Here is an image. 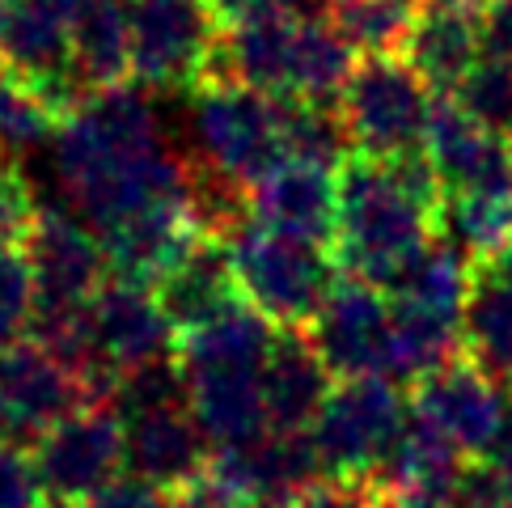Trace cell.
Listing matches in <instances>:
<instances>
[{
	"mask_svg": "<svg viewBox=\"0 0 512 508\" xmlns=\"http://www.w3.org/2000/svg\"><path fill=\"white\" fill-rule=\"evenodd\" d=\"M56 170L94 233L161 199L195 195V161L161 136L153 102L132 85L89 89L60 123Z\"/></svg>",
	"mask_w": 512,
	"mask_h": 508,
	"instance_id": "1",
	"label": "cell"
},
{
	"mask_svg": "<svg viewBox=\"0 0 512 508\" xmlns=\"http://www.w3.org/2000/svg\"><path fill=\"white\" fill-rule=\"evenodd\" d=\"M445 187L428 153L364 157L339 166V208L331 259L347 276L390 288L407 263L441 233Z\"/></svg>",
	"mask_w": 512,
	"mask_h": 508,
	"instance_id": "2",
	"label": "cell"
},
{
	"mask_svg": "<svg viewBox=\"0 0 512 508\" xmlns=\"http://www.w3.org/2000/svg\"><path fill=\"white\" fill-rule=\"evenodd\" d=\"M276 326L242 301L225 318L178 335L174 356L187 381V407L216 449H237L267 437L263 365Z\"/></svg>",
	"mask_w": 512,
	"mask_h": 508,
	"instance_id": "3",
	"label": "cell"
},
{
	"mask_svg": "<svg viewBox=\"0 0 512 508\" xmlns=\"http://www.w3.org/2000/svg\"><path fill=\"white\" fill-rule=\"evenodd\" d=\"M191 136L195 166L237 191H250L288 157L284 102L242 81H204L191 89Z\"/></svg>",
	"mask_w": 512,
	"mask_h": 508,
	"instance_id": "4",
	"label": "cell"
},
{
	"mask_svg": "<svg viewBox=\"0 0 512 508\" xmlns=\"http://www.w3.org/2000/svg\"><path fill=\"white\" fill-rule=\"evenodd\" d=\"M229 254L246 305L280 331H305L339 271L326 246L288 238L254 216L229 233Z\"/></svg>",
	"mask_w": 512,
	"mask_h": 508,
	"instance_id": "5",
	"label": "cell"
},
{
	"mask_svg": "<svg viewBox=\"0 0 512 508\" xmlns=\"http://www.w3.org/2000/svg\"><path fill=\"white\" fill-rule=\"evenodd\" d=\"M402 428H407V398L394 377H335L318 420L309 424V445L322 475L377 483Z\"/></svg>",
	"mask_w": 512,
	"mask_h": 508,
	"instance_id": "6",
	"label": "cell"
},
{
	"mask_svg": "<svg viewBox=\"0 0 512 508\" xmlns=\"http://www.w3.org/2000/svg\"><path fill=\"white\" fill-rule=\"evenodd\" d=\"M339 115L364 157H407L424 149L432 85L402 56H364L339 94Z\"/></svg>",
	"mask_w": 512,
	"mask_h": 508,
	"instance_id": "7",
	"label": "cell"
},
{
	"mask_svg": "<svg viewBox=\"0 0 512 508\" xmlns=\"http://www.w3.org/2000/svg\"><path fill=\"white\" fill-rule=\"evenodd\" d=\"M132 77L144 89L191 94L204 85L221 43L212 0H127Z\"/></svg>",
	"mask_w": 512,
	"mask_h": 508,
	"instance_id": "8",
	"label": "cell"
},
{
	"mask_svg": "<svg viewBox=\"0 0 512 508\" xmlns=\"http://www.w3.org/2000/svg\"><path fill=\"white\" fill-rule=\"evenodd\" d=\"M411 415L436 428L466 458H496V449L512 437V407L500 377L466 356L411 381Z\"/></svg>",
	"mask_w": 512,
	"mask_h": 508,
	"instance_id": "9",
	"label": "cell"
},
{
	"mask_svg": "<svg viewBox=\"0 0 512 508\" xmlns=\"http://www.w3.org/2000/svg\"><path fill=\"white\" fill-rule=\"evenodd\" d=\"M43 496L60 504H81L111 483L127 462L123 415L111 403H85L68 411L30 445Z\"/></svg>",
	"mask_w": 512,
	"mask_h": 508,
	"instance_id": "10",
	"label": "cell"
},
{
	"mask_svg": "<svg viewBox=\"0 0 512 508\" xmlns=\"http://www.w3.org/2000/svg\"><path fill=\"white\" fill-rule=\"evenodd\" d=\"M305 335L335 377H360V373L390 377V348H394L390 297L369 280L335 271Z\"/></svg>",
	"mask_w": 512,
	"mask_h": 508,
	"instance_id": "11",
	"label": "cell"
},
{
	"mask_svg": "<svg viewBox=\"0 0 512 508\" xmlns=\"http://www.w3.org/2000/svg\"><path fill=\"white\" fill-rule=\"evenodd\" d=\"M22 250L34 271V288H39V314L81 310L111 280L102 238L94 233V225L72 212L39 204V216H34Z\"/></svg>",
	"mask_w": 512,
	"mask_h": 508,
	"instance_id": "12",
	"label": "cell"
},
{
	"mask_svg": "<svg viewBox=\"0 0 512 508\" xmlns=\"http://www.w3.org/2000/svg\"><path fill=\"white\" fill-rule=\"evenodd\" d=\"M89 403L81 377L39 339H17L0 348V437L34 445L68 411Z\"/></svg>",
	"mask_w": 512,
	"mask_h": 508,
	"instance_id": "13",
	"label": "cell"
},
{
	"mask_svg": "<svg viewBox=\"0 0 512 508\" xmlns=\"http://www.w3.org/2000/svg\"><path fill=\"white\" fill-rule=\"evenodd\" d=\"M72 5L77 0H9L0 13V60L43 85L64 111L85 98L68 51Z\"/></svg>",
	"mask_w": 512,
	"mask_h": 508,
	"instance_id": "14",
	"label": "cell"
},
{
	"mask_svg": "<svg viewBox=\"0 0 512 508\" xmlns=\"http://www.w3.org/2000/svg\"><path fill=\"white\" fill-rule=\"evenodd\" d=\"M123 432H127V466H132V475L149 479L170 500L208 475L212 441L187 403L123 411Z\"/></svg>",
	"mask_w": 512,
	"mask_h": 508,
	"instance_id": "15",
	"label": "cell"
},
{
	"mask_svg": "<svg viewBox=\"0 0 512 508\" xmlns=\"http://www.w3.org/2000/svg\"><path fill=\"white\" fill-rule=\"evenodd\" d=\"M424 153L449 191L512 195V136L470 119L453 98H436L424 132Z\"/></svg>",
	"mask_w": 512,
	"mask_h": 508,
	"instance_id": "16",
	"label": "cell"
},
{
	"mask_svg": "<svg viewBox=\"0 0 512 508\" xmlns=\"http://www.w3.org/2000/svg\"><path fill=\"white\" fill-rule=\"evenodd\" d=\"M335 208H339V170L305 157H284L276 170H267L250 187L254 221L326 250H331L335 238Z\"/></svg>",
	"mask_w": 512,
	"mask_h": 508,
	"instance_id": "17",
	"label": "cell"
},
{
	"mask_svg": "<svg viewBox=\"0 0 512 508\" xmlns=\"http://www.w3.org/2000/svg\"><path fill=\"white\" fill-rule=\"evenodd\" d=\"M153 297L166 322L174 326V339L237 310L246 297H242V284H237L225 233H212V229L199 233L191 250L153 284Z\"/></svg>",
	"mask_w": 512,
	"mask_h": 508,
	"instance_id": "18",
	"label": "cell"
},
{
	"mask_svg": "<svg viewBox=\"0 0 512 508\" xmlns=\"http://www.w3.org/2000/svg\"><path fill=\"white\" fill-rule=\"evenodd\" d=\"M483 51H487V43H483V5L479 0H436V5H424L415 13L402 60L432 89L453 94L457 81L483 60Z\"/></svg>",
	"mask_w": 512,
	"mask_h": 508,
	"instance_id": "19",
	"label": "cell"
},
{
	"mask_svg": "<svg viewBox=\"0 0 512 508\" xmlns=\"http://www.w3.org/2000/svg\"><path fill=\"white\" fill-rule=\"evenodd\" d=\"M335 386V373L305 331H280L263 365V411L271 432H309Z\"/></svg>",
	"mask_w": 512,
	"mask_h": 508,
	"instance_id": "20",
	"label": "cell"
},
{
	"mask_svg": "<svg viewBox=\"0 0 512 508\" xmlns=\"http://www.w3.org/2000/svg\"><path fill=\"white\" fill-rule=\"evenodd\" d=\"M466 466V453L449 445L441 432L411 420L402 428L398 445L390 449L386 466L377 475V492L381 496H394V500H407L419 508H445L449 492L457 475Z\"/></svg>",
	"mask_w": 512,
	"mask_h": 508,
	"instance_id": "21",
	"label": "cell"
},
{
	"mask_svg": "<svg viewBox=\"0 0 512 508\" xmlns=\"http://www.w3.org/2000/svg\"><path fill=\"white\" fill-rule=\"evenodd\" d=\"M72 72L81 89H111L132 77V26L127 0H77L68 26Z\"/></svg>",
	"mask_w": 512,
	"mask_h": 508,
	"instance_id": "22",
	"label": "cell"
},
{
	"mask_svg": "<svg viewBox=\"0 0 512 508\" xmlns=\"http://www.w3.org/2000/svg\"><path fill=\"white\" fill-rule=\"evenodd\" d=\"M462 356L487 369L491 377L512 381V284L483 263H470Z\"/></svg>",
	"mask_w": 512,
	"mask_h": 508,
	"instance_id": "23",
	"label": "cell"
},
{
	"mask_svg": "<svg viewBox=\"0 0 512 508\" xmlns=\"http://www.w3.org/2000/svg\"><path fill=\"white\" fill-rule=\"evenodd\" d=\"M356 68V51L339 39V30L322 13L301 17L297 43H292V72L284 98H309V102H339L347 77Z\"/></svg>",
	"mask_w": 512,
	"mask_h": 508,
	"instance_id": "24",
	"label": "cell"
},
{
	"mask_svg": "<svg viewBox=\"0 0 512 508\" xmlns=\"http://www.w3.org/2000/svg\"><path fill=\"white\" fill-rule=\"evenodd\" d=\"M68 111L17 68L0 60V153L17 157L56 140Z\"/></svg>",
	"mask_w": 512,
	"mask_h": 508,
	"instance_id": "25",
	"label": "cell"
},
{
	"mask_svg": "<svg viewBox=\"0 0 512 508\" xmlns=\"http://www.w3.org/2000/svg\"><path fill=\"white\" fill-rule=\"evenodd\" d=\"M322 17L356 56H402L415 9L407 0H331Z\"/></svg>",
	"mask_w": 512,
	"mask_h": 508,
	"instance_id": "26",
	"label": "cell"
},
{
	"mask_svg": "<svg viewBox=\"0 0 512 508\" xmlns=\"http://www.w3.org/2000/svg\"><path fill=\"white\" fill-rule=\"evenodd\" d=\"M284 102V149L288 157H305L318 166H343L352 157V140L339 115V102H309V98H280Z\"/></svg>",
	"mask_w": 512,
	"mask_h": 508,
	"instance_id": "27",
	"label": "cell"
},
{
	"mask_svg": "<svg viewBox=\"0 0 512 508\" xmlns=\"http://www.w3.org/2000/svg\"><path fill=\"white\" fill-rule=\"evenodd\" d=\"M449 98L491 132L512 136V60L483 51V60L457 81Z\"/></svg>",
	"mask_w": 512,
	"mask_h": 508,
	"instance_id": "28",
	"label": "cell"
},
{
	"mask_svg": "<svg viewBox=\"0 0 512 508\" xmlns=\"http://www.w3.org/2000/svg\"><path fill=\"white\" fill-rule=\"evenodd\" d=\"M34 314H39V288L22 246L0 250V348L30 335Z\"/></svg>",
	"mask_w": 512,
	"mask_h": 508,
	"instance_id": "29",
	"label": "cell"
},
{
	"mask_svg": "<svg viewBox=\"0 0 512 508\" xmlns=\"http://www.w3.org/2000/svg\"><path fill=\"white\" fill-rule=\"evenodd\" d=\"M445 508H512V487L496 458H466Z\"/></svg>",
	"mask_w": 512,
	"mask_h": 508,
	"instance_id": "30",
	"label": "cell"
},
{
	"mask_svg": "<svg viewBox=\"0 0 512 508\" xmlns=\"http://www.w3.org/2000/svg\"><path fill=\"white\" fill-rule=\"evenodd\" d=\"M43 500L47 496L30 449L0 437V508H39Z\"/></svg>",
	"mask_w": 512,
	"mask_h": 508,
	"instance_id": "31",
	"label": "cell"
},
{
	"mask_svg": "<svg viewBox=\"0 0 512 508\" xmlns=\"http://www.w3.org/2000/svg\"><path fill=\"white\" fill-rule=\"evenodd\" d=\"M284 508H377V483L322 475V479H309L305 487H297Z\"/></svg>",
	"mask_w": 512,
	"mask_h": 508,
	"instance_id": "32",
	"label": "cell"
},
{
	"mask_svg": "<svg viewBox=\"0 0 512 508\" xmlns=\"http://www.w3.org/2000/svg\"><path fill=\"white\" fill-rule=\"evenodd\" d=\"M34 216H39V199H34L30 183L13 166H5L0 170V250L22 246Z\"/></svg>",
	"mask_w": 512,
	"mask_h": 508,
	"instance_id": "33",
	"label": "cell"
},
{
	"mask_svg": "<svg viewBox=\"0 0 512 508\" xmlns=\"http://www.w3.org/2000/svg\"><path fill=\"white\" fill-rule=\"evenodd\" d=\"M77 508H170V496L140 475H115L94 496H85Z\"/></svg>",
	"mask_w": 512,
	"mask_h": 508,
	"instance_id": "34",
	"label": "cell"
},
{
	"mask_svg": "<svg viewBox=\"0 0 512 508\" xmlns=\"http://www.w3.org/2000/svg\"><path fill=\"white\" fill-rule=\"evenodd\" d=\"M483 5V43L491 56L512 60V0H479Z\"/></svg>",
	"mask_w": 512,
	"mask_h": 508,
	"instance_id": "35",
	"label": "cell"
},
{
	"mask_svg": "<svg viewBox=\"0 0 512 508\" xmlns=\"http://www.w3.org/2000/svg\"><path fill=\"white\" fill-rule=\"evenodd\" d=\"M483 267H491V271H496V276H504L508 284H512V238L496 250V254H487V259H479Z\"/></svg>",
	"mask_w": 512,
	"mask_h": 508,
	"instance_id": "36",
	"label": "cell"
},
{
	"mask_svg": "<svg viewBox=\"0 0 512 508\" xmlns=\"http://www.w3.org/2000/svg\"><path fill=\"white\" fill-rule=\"evenodd\" d=\"M276 5H284L288 13H301V17H314V13H322L331 0H276Z\"/></svg>",
	"mask_w": 512,
	"mask_h": 508,
	"instance_id": "37",
	"label": "cell"
},
{
	"mask_svg": "<svg viewBox=\"0 0 512 508\" xmlns=\"http://www.w3.org/2000/svg\"><path fill=\"white\" fill-rule=\"evenodd\" d=\"M496 462H500V470H504V479H508V487H512V437L504 441V449H500V458H496Z\"/></svg>",
	"mask_w": 512,
	"mask_h": 508,
	"instance_id": "38",
	"label": "cell"
},
{
	"mask_svg": "<svg viewBox=\"0 0 512 508\" xmlns=\"http://www.w3.org/2000/svg\"><path fill=\"white\" fill-rule=\"evenodd\" d=\"M377 508H419V504H407V500H394V496H381L377 492Z\"/></svg>",
	"mask_w": 512,
	"mask_h": 508,
	"instance_id": "39",
	"label": "cell"
},
{
	"mask_svg": "<svg viewBox=\"0 0 512 508\" xmlns=\"http://www.w3.org/2000/svg\"><path fill=\"white\" fill-rule=\"evenodd\" d=\"M39 508H77V504H60V500H43Z\"/></svg>",
	"mask_w": 512,
	"mask_h": 508,
	"instance_id": "40",
	"label": "cell"
},
{
	"mask_svg": "<svg viewBox=\"0 0 512 508\" xmlns=\"http://www.w3.org/2000/svg\"><path fill=\"white\" fill-rule=\"evenodd\" d=\"M411 9H424V5H436V0H407Z\"/></svg>",
	"mask_w": 512,
	"mask_h": 508,
	"instance_id": "41",
	"label": "cell"
},
{
	"mask_svg": "<svg viewBox=\"0 0 512 508\" xmlns=\"http://www.w3.org/2000/svg\"><path fill=\"white\" fill-rule=\"evenodd\" d=\"M5 166H9V161H5V153H0V170H5Z\"/></svg>",
	"mask_w": 512,
	"mask_h": 508,
	"instance_id": "42",
	"label": "cell"
}]
</instances>
